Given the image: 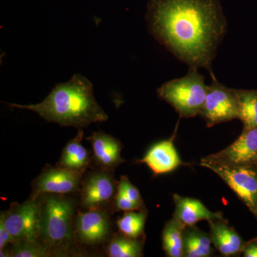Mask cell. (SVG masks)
I'll return each instance as SVG.
<instances>
[{
    "instance_id": "1",
    "label": "cell",
    "mask_w": 257,
    "mask_h": 257,
    "mask_svg": "<svg viewBox=\"0 0 257 257\" xmlns=\"http://www.w3.org/2000/svg\"><path fill=\"white\" fill-rule=\"evenodd\" d=\"M146 20L153 37L179 60L207 69L226 32L219 0H150Z\"/></svg>"
},
{
    "instance_id": "2",
    "label": "cell",
    "mask_w": 257,
    "mask_h": 257,
    "mask_svg": "<svg viewBox=\"0 0 257 257\" xmlns=\"http://www.w3.org/2000/svg\"><path fill=\"white\" fill-rule=\"evenodd\" d=\"M8 105L34 111L49 122L62 126L82 128L108 119L94 97L92 83L79 74H74L67 82L56 84L42 102Z\"/></svg>"
},
{
    "instance_id": "3",
    "label": "cell",
    "mask_w": 257,
    "mask_h": 257,
    "mask_svg": "<svg viewBox=\"0 0 257 257\" xmlns=\"http://www.w3.org/2000/svg\"><path fill=\"white\" fill-rule=\"evenodd\" d=\"M40 200V237L48 247H66L72 240L74 203L64 194H45Z\"/></svg>"
},
{
    "instance_id": "4",
    "label": "cell",
    "mask_w": 257,
    "mask_h": 257,
    "mask_svg": "<svg viewBox=\"0 0 257 257\" xmlns=\"http://www.w3.org/2000/svg\"><path fill=\"white\" fill-rule=\"evenodd\" d=\"M208 87L197 67H190L184 77L164 83L157 89V95L170 104L181 117H194L204 106Z\"/></svg>"
},
{
    "instance_id": "5",
    "label": "cell",
    "mask_w": 257,
    "mask_h": 257,
    "mask_svg": "<svg viewBox=\"0 0 257 257\" xmlns=\"http://www.w3.org/2000/svg\"><path fill=\"white\" fill-rule=\"evenodd\" d=\"M219 176L248 207L257 214L256 166H227L199 163Z\"/></svg>"
},
{
    "instance_id": "6",
    "label": "cell",
    "mask_w": 257,
    "mask_h": 257,
    "mask_svg": "<svg viewBox=\"0 0 257 257\" xmlns=\"http://www.w3.org/2000/svg\"><path fill=\"white\" fill-rule=\"evenodd\" d=\"M208 87L207 96L199 115L204 119L208 127L239 119V101L234 89L220 84L214 76Z\"/></svg>"
},
{
    "instance_id": "7",
    "label": "cell",
    "mask_w": 257,
    "mask_h": 257,
    "mask_svg": "<svg viewBox=\"0 0 257 257\" xmlns=\"http://www.w3.org/2000/svg\"><path fill=\"white\" fill-rule=\"evenodd\" d=\"M1 219L15 240L37 241L40 237V201L32 199L21 204H14L9 211L2 213Z\"/></svg>"
},
{
    "instance_id": "8",
    "label": "cell",
    "mask_w": 257,
    "mask_h": 257,
    "mask_svg": "<svg viewBox=\"0 0 257 257\" xmlns=\"http://www.w3.org/2000/svg\"><path fill=\"white\" fill-rule=\"evenodd\" d=\"M200 163L227 166H257V127L243 128L229 147L202 159Z\"/></svg>"
},
{
    "instance_id": "9",
    "label": "cell",
    "mask_w": 257,
    "mask_h": 257,
    "mask_svg": "<svg viewBox=\"0 0 257 257\" xmlns=\"http://www.w3.org/2000/svg\"><path fill=\"white\" fill-rule=\"evenodd\" d=\"M84 172L58 167L45 170L34 182L32 199L45 194H67L75 192Z\"/></svg>"
},
{
    "instance_id": "10",
    "label": "cell",
    "mask_w": 257,
    "mask_h": 257,
    "mask_svg": "<svg viewBox=\"0 0 257 257\" xmlns=\"http://www.w3.org/2000/svg\"><path fill=\"white\" fill-rule=\"evenodd\" d=\"M114 181L106 171L92 172L84 179L81 192V203L89 210L99 209L114 195Z\"/></svg>"
},
{
    "instance_id": "11",
    "label": "cell",
    "mask_w": 257,
    "mask_h": 257,
    "mask_svg": "<svg viewBox=\"0 0 257 257\" xmlns=\"http://www.w3.org/2000/svg\"><path fill=\"white\" fill-rule=\"evenodd\" d=\"M109 220L100 209L79 213L76 218V233L79 240L87 245L99 244L109 233Z\"/></svg>"
},
{
    "instance_id": "12",
    "label": "cell",
    "mask_w": 257,
    "mask_h": 257,
    "mask_svg": "<svg viewBox=\"0 0 257 257\" xmlns=\"http://www.w3.org/2000/svg\"><path fill=\"white\" fill-rule=\"evenodd\" d=\"M174 138L175 135L154 145L139 163L148 166L155 175H162L175 170L182 162L174 145Z\"/></svg>"
},
{
    "instance_id": "13",
    "label": "cell",
    "mask_w": 257,
    "mask_h": 257,
    "mask_svg": "<svg viewBox=\"0 0 257 257\" xmlns=\"http://www.w3.org/2000/svg\"><path fill=\"white\" fill-rule=\"evenodd\" d=\"M175 212L174 217L182 223L184 226L195 225L198 221H210L223 219L220 212H213L206 207L200 201L174 194Z\"/></svg>"
},
{
    "instance_id": "14",
    "label": "cell",
    "mask_w": 257,
    "mask_h": 257,
    "mask_svg": "<svg viewBox=\"0 0 257 257\" xmlns=\"http://www.w3.org/2000/svg\"><path fill=\"white\" fill-rule=\"evenodd\" d=\"M211 243L225 256L242 253L245 242L232 226L224 219L209 221Z\"/></svg>"
},
{
    "instance_id": "15",
    "label": "cell",
    "mask_w": 257,
    "mask_h": 257,
    "mask_svg": "<svg viewBox=\"0 0 257 257\" xmlns=\"http://www.w3.org/2000/svg\"><path fill=\"white\" fill-rule=\"evenodd\" d=\"M87 140L92 145L96 162L103 168L114 169L124 162L120 156L121 144L111 135L95 132Z\"/></svg>"
},
{
    "instance_id": "16",
    "label": "cell",
    "mask_w": 257,
    "mask_h": 257,
    "mask_svg": "<svg viewBox=\"0 0 257 257\" xmlns=\"http://www.w3.org/2000/svg\"><path fill=\"white\" fill-rule=\"evenodd\" d=\"M84 132L79 128L75 138L64 147L60 160V167L74 172H84L90 162L89 152L82 145Z\"/></svg>"
},
{
    "instance_id": "17",
    "label": "cell",
    "mask_w": 257,
    "mask_h": 257,
    "mask_svg": "<svg viewBox=\"0 0 257 257\" xmlns=\"http://www.w3.org/2000/svg\"><path fill=\"white\" fill-rule=\"evenodd\" d=\"M210 235L194 225L186 226L184 231V256L208 257L211 254Z\"/></svg>"
},
{
    "instance_id": "18",
    "label": "cell",
    "mask_w": 257,
    "mask_h": 257,
    "mask_svg": "<svg viewBox=\"0 0 257 257\" xmlns=\"http://www.w3.org/2000/svg\"><path fill=\"white\" fill-rule=\"evenodd\" d=\"M185 227L175 217L166 224L162 233V243L167 256H184V231Z\"/></svg>"
},
{
    "instance_id": "19",
    "label": "cell",
    "mask_w": 257,
    "mask_h": 257,
    "mask_svg": "<svg viewBox=\"0 0 257 257\" xmlns=\"http://www.w3.org/2000/svg\"><path fill=\"white\" fill-rule=\"evenodd\" d=\"M235 93L239 101V119L243 127H257L256 89H236Z\"/></svg>"
},
{
    "instance_id": "20",
    "label": "cell",
    "mask_w": 257,
    "mask_h": 257,
    "mask_svg": "<svg viewBox=\"0 0 257 257\" xmlns=\"http://www.w3.org/2000/svg\"><path fill=\"white\" fill-rule=\"evenodd\" d=\"M110 257H140L143 256V246L138 239L124 236H116L107 248Z\"/></svg>"
},
{
    "instance_id": "21",
    "label": "cell",
    "mask_w": 257,
    "mask_h": 257,
    "mask_svg": "<svg viewBox=\"0 0 257 257\" xmlns=\"http://www.w3.org/2000/svg\"><path fill=\"white\" fill-rule=\"evenodd\" d=\"M147 216L145 211H126L116 222L118 228L124 236L138 239L143 234Z\"/></svg>"
},
{
    "instance_id": "22",
    "label": "cell",
    "mask_w": 257,
    "mask_h": 257,
    "mask_svg": "<svg viewBox=\"0 0 257 257\" xmlns=\"http://www.w3.org/2000/svg\"><path fill=\"white\" fill-rule=\"evenodd\" d=\"M8 256L43 257L47 256V247L37 241H20L13 243Z\"/></svg>"
},
{
    "instance_id": "23",
    "label": "cell",
    "mask_w": 257,
    "mask_h": 257,
    "mask_svg": "<svg viewBox=\"0 0 257 257\" xmlns=\"http://www.w3.org/2000/svg\"><path fill=\"white\" fill-rule=\"evenodd\" d=\"M118 190L121 191L125 195L131 199L133 202L136 203L140 207H143V200L138 189L130 182L127 177L121 176L118 184Z\"/></svg>"
},
{
    "instance_id": "24",
    "label": "cell",
    "mask_w": 257,
    "mask_h": 257,
    "mask_svg": "<svg viewBox=\"0 0 257 257\" xmlns=\"http://www.w3.org/2000/svg\"><path fill=\"white\" fill-rule=\"evenodd\" d=\"M115 206H116V209L118 211H123L125 212L126 211L138 210V209L141 208L136 203L128 199L124 193L121 191L118 190V189L116 197H115Z\"/></svg>"
},
{
    "instance_id": "25",
    "label": "cell",
    "mask_w": 257,
    "mask_h": 257,
    "mask_svg": "<svg viewBox=\"0 0 257 257\" xmlns=\"http://www.w3.org/2000/svg\"><path fill=\"white\" fill-rule=\"evenodd\" d=\"M15 243V240L7 229L3 219L0 218V250L5 249L8 243Z\"/></svg>"
},
{
    "instance_id": "26",
    "label": "cell",
    "mask_w": 257,
    "mask_h": 257,
    "mask_svg": "<svg viewBox=\"0 0 257 257\" xmlns=\"http://www.w3.org/2000/svg\"><path fill=\"white\" fill-rule=\"evenodd\" d=\"M242 253L245 257H257V237L245 242Z\"/></svg>"
},
{
    "instance_id": "27",
    "label": "cell",
    "mask_w": 257,
    "mask_h": 257,
    "mask_svg": "<svg viewBox=\"0 0 257 257\" xmlns=\"http://www.w3.org/2000/svg\"><path fill=\"white\" fill-rule=\"evenodd\" d=\"M256 217H257V214H256Z\"/></svg>"
},
{
    "instance_id": "28",
    "label": "cell",
    "mask_w": 257,
    "mask_h": 257,
    "mask_svg": "<svg viewBox=\"0 0 257 257\" xmlns=\"http://www.w3.org/2000/svg\"><path fill=\"white\" fill-rule=\"evenodd\" d=\"M256 167H257V166H256Z\"/></svg>"
}]
</instances>
